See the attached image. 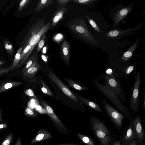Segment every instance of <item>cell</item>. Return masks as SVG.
Masks as SVG:
<instances>
[{
    "mask_svg": "<svg viewBox=\"0 0 145 145\" xmlns=\"http://www.w3.org/2000/svg\"><path fill=\"white\" fill-rule=\"evenodd\" d=\"M45 23L44 18H42L38 19L28 30L22 42V44H29L31 46L28 56L30 55L42 36L51 28L50 21L46 24Z\"/></svg>",
    "mask_w": 145,
    "mask_h": 145,
    "instance_id": "cell-1",
    "label": "cell"
},
{
    "mask_svg": "<svg viewBox=\"0 0 145 145\" xmlns=\"http://www.w3.org/2000/svg\"><path fill=\"white\" fill-rule=\"evenodd\" d=\"M92 81L97 90L109 100L115 108L131 121L132 118L129 109L121 101L118 97L104 85L101 84L97 79L93 77Z\"/></svg>",
    "mask_w": 145,
    "mask_h": 145,
    "instance_id": "cell-2",
    "label": "cell"
},
{
    "mask_svg": "<svg viewBox=\"0 0 145 145\" xmlns=\"http://www.w3.org/2000/svg\"><path fill=\"white\" fill-rule=\"evenodd\" d=\"M68 26L71 30L84 40L95 45L98 44V42L92 36L83 18L80 17L75 19L68 24Z\"/></svg>",
    "mask_w": 145,
    "mask_h": 145,
    "instance_id": "cell-3",
    "label": "cell"
},
{
    "mask_svg": "<svg viewBox=\"0 0 145 145\" xmlns=\"http://www.w3.org/2000/svg\"><path fill=\"white\" fill-rule=\"evenodd\" d=\"M91 121L93 130L101 145H109L111 138L106 126L101 120L95 117H92Z\"/></svg>",
    "mask_w": 145,
    "mask_h": 145,
    "instance_id": "cell-4",
    "label": "cell"
},
{
    "mask_svg": "<svg viewBox=\"0 0 145 145\" xmlns=\"http://www.w3.org/2000/svg\"><path fill=\"white\" fill-rule=\"evenodd\" d=\"M104 80L105 86L117 95L122 101L126 100V93L121 88V84L118 79L113 74L104 73L100 76Z\"/></svg>",
    "mask_w": 145,
    "mask_h": 145,
    "instance_id": "cell-5",
    "label": "cell"
},
{
    "mask_svg": "<svg viewBox=\"0 0 145 145\" xmlns=\"http://www.w3.org/2000/svg\"><path fill=\"white\" fill-rule=\"evenodd\" d=\"M101 101L104 110L111 121L118 127L122 126L125 116L111 105L106 99L102 97Z\"/></svg>",
    "mask_w": 145,
    "mask_h": 145,
    "instance_id": "cell-6",
    "label": "cell"
},
{
    "mask_svg": "<svg viewBox=\"0 0 145 145\" xmlns=\"http://www.w3.org/2000/svg\"><path fill=\"white\" fill-rule=\"evenodd\" d=\"M141 81L140 72L138 71L135 78L134 84L131 93L130 106V110L133 113H137L138 112Z\"/></svg>",
    "mask_w": 145,
    "mask_h": 145,
    "instance_id": "cell-7",
    "label": "cell"
},
{
    "mask_svg": "<svg viewBox=\"0 0 145 145\" xmlns=\"http://www.w3.org/2000/svg\"><path fill=\"white\" fill-rule=\"evenodd\" d=\"M48 74L50 79L65 94L75 102L78 103L83 107H85L83 103L78 99L76 96L70 90L55 74L52 72L48 71Z\"/></svg>",
    "mask_w": 145,
    "mask_h": 145,
    "instance_id": "cell-8",
    "label": "cell"
},
{
    "mask_svg": "<svg viewBox=\"0 0 145 145\" xmlns=\"http://www.w3.org/2000/svg\"><path fill=\"white\" fill-rule=\"evenodd\" d=\"M140 24L134 28H128L125 30L116 29L111 31L106 34L107 38L111 39H119L134 33L140 26Z\"/></svg>",
    "mask_w": 145,
    "mask_h": 145,
    "instance_id": "cell-9",
    "label": "cell"
},
{
    "mask_svg": "<svg viewBox=\"0 0 145 145\" xmlns=\"http://www.w3.org/2000/svg\"><path fill=\"white\" fill-rule=\"evenodd\" d=\"M133 123L136 137L141 142L144 138V133L142 125L140 115H135L133 120Z\"/></svg>",
    "mask_w": 145,
    "mask_h": 145,
    "instance_id": "cell-10",
    "label": "cell"
},
{
    "mask_svg": "<svg viewBox=\"0 0 145 145\" xmlns=\"http://www.w3.org/2000/svg\"><path fill=\"white\" fill-rule=\"evenodd\" d=\"M132 5L119 10L114 16V25H118L132 10Z\"/></svg>",
    "mask_w": 145,
    "mask_h": 145,
    "instance_id": "cell-11",
    "label": "cell"
},
{
    "mask_svg": "<svg viewBox=\"0 0 145 145\" xmlns=\"http://www.w3.org/2000/svg\"><path fill=\"white\" fill-rule=\"evenodd\" d=\"M41 102L46 113L51 117L58 127L61 129L65 130V127L55 113L52 108L44 101H41Z\"/></svg>",
    "mask_w": 145,
    "mask_h": 145,
    "instance_id": "cell-12",
    "label": "cell"
},
{
    "mask_svg": "<svg viewBox=\"0 0 145 145\" xmlns=\"http://www.w3.org/2000/svg\"><path fill=\"white\" fill-rule=\"evenodd\" d=\"M78 99L83 103L86 106L89 108L95 111L102 113L103 110L95 102L84 98L77 93H75Z\"/></svg>",
    "mask_w": 145,
    "mask_h": 145,
    "instance_id": "cell-13",
    "label": "cell"
},
{
    "mask_svg": "<svg viewBox=\"0 0 145 145\" xmlns=\"http://www.w3.org/2000/svg\"><path fill=\"white\" fill-rule=\"evenodd\" d=\"M52 137V134L49 132L45 129H41L38 131L35 137L31 140L30 144L49 139Z\"/></svg>",
    "mask_w": 145,
    "mask_h": 145,
    "instance_id": "cell-14",
    "label": "cell"
},
{
    "mask_svg": "<svg viewBox=\"0 0 145 145\" xmlns=\"http://www.w3.org/2000/svg\"><path fill=\"white\" fill-rule=\"evenodd\" d=\"M70 45L66 40L64 41L61 47V54L62 59L68 66L69 65Z\"/></svg>",
    "mask_w": 145,
    "mask_h": 145,
    "instance_id": "cell-15",
    "label": "cell"
},
{
    "mask_svg": "<svg viewBox=\"0 0 145 145\" xmlns=\"http://www.w3.org/2000/svg\"><path fill=\"white\" fill-rule=\"evenodd\" d=\"M68 10V8L66 7H61L56 10L52 18L51 27L57 24Z\"/></svg>",
    "mask_w": 145,
    "mask_h": 145,
    "instance_id": "cell-16",
    "label": "cell"
},
{
    "mask_svg": "<svg viewBox=\"0 0 145 145\" xmlns=\"http://www.w3.org/2000/svg\"><path fill=\"white\" fill-rule=\"evenodd\" d=\"M38 55L37 52L35 51L31 56L28 58L25 61V65L22 70V74L27 69L38 62Z\"/></svg>",
    "mask_w": 145,
    "mask_h": 145,
    "instance_id": "cell-17",
    "label": "cell"
},
{
    "mask_svg": "<svg viewBox=\"0 0 145 145\" xmlns=\"http://www.w3.org/2000/svg\"><path fill=\"white\" fill-rule=\"evenodd\" d=\"M139 41V39L137 40L121 56V59L122 61L126 62L131 57L135 50L138 46Z\"/></svg>",
    "mask_w": 145,
    "mask_h": 145,
    "instance_id": "cell-18",
    "label": "cell"
},
{
    "mask_svg": "<svg viewBox=\"0 0 145 145\" xmlns=\"http://www.w3.org/2000/svg\"><path fill=\"white\" fill-rule=\"evenodd\" d=\"M40 68V65L37 62L22 74L23 78L26 80L32 77Z\"/></svg>",
    "mask_w": 145,
    "mask_h": 145,
    "instance_id": "cell-19",
    "label": "cell"
},
{
    "mask_svg": "<svg viewBox=\"0 0 145 145\" xmlns=\"http://www.w3.org/2000/svg\"><path fill=\"white\" fill-rule=\"evenodd\" d=\"M63 78L67 82L69 86L73 89L80 91L89 89L87 87L76 81L65 77H64Z\"/></svg>",
    "mask_w": 145,
    "mask_h": 145,
    "instance_id": "cell-20",
    "label": "cell"
},
{
    "mask_svg": "<svg viewBox=\"0 0 145 145\" xmlns=\"http://www.w3.org/2000/svg\"><path fill=\"white\" fill-rule=\"evenodd\" d=\"M22 45L23 49L21 53V60L19 64L20 67L22 66L28 58V53L31 48V46L29 44H24Z\"/></svg>",
    "mask_w": 145,
    "mask_h": 145,
    "instance_id": "cell-21",
    "label": "cell"
},
{
    "mask_svg": "<svg viewBox=\"0 0 145 145\" xmlns=\"http://www.w3.org/2000/svg\"><path fill=\"white\" fill-rule=\"evenodd\" d=\"M135 134L132 124L130 125L127 130L125 135L123 139L124 144H127L129 141L135 138Z\"/></svg>",
    "mask_w": 145,
    "mask_h": 145,
    "instance_id": "cell-22",
    "label": "cell"
},
{
    "mask_svg": "<svg viewBox=\"0 0 145 145\" xmlns=\"http://www.w3.org/2000/svg\"><path fill=\"white\" fill-rule=\"evenodd\" d=\"M20 82L12 81L4 83L0 86V93L20 85Z\"/></svg>",
    "mask_w": 145,
    "mask_h": 145,
    "instance_id": "cell-23",
    "label": "cell"
},
{
    "mask_svg": "<svg viewBox=\"0 0 145 145\" xmlns=\"http://www.w3.org/2000/svg\"><path fill=\"white\" fill-rule=\"evenodd\" d=\"M54 0H39L35 8V12H38L50 6L54 3Z\"/></svg>",
    "mask_w": 145,
    "mask_h": 145,
    "instance_id": "cell-24",
    "label": "cell"
},
{
    "mask_svg": "<svg viewBox=\"0 0 145 145\" xmlns=\"http://www.w3.org/2000/svg\"><path fill=\"white\" fill-rule=\"evenodd\" d=\"M23 49V46L22 45L17 50L15 55L13 63L12 65L8 68L9 71L14 69L16 67L20 62L21 58V54Z\"/></svg>",
    "mask_w": 145,
    "mask_h": 145,
    "instance_id": "cell-25",
    "label": "cell"
},
{
    "mask_svg": "<svg viewBox=\"0 0 145 145\" xmlns=\"http://www.w3.org/2000/svg\"><path fill=\"white\" fill-rule=\"evenodd\" d=\"M135 65H128L124 68L122 73V76L125 79V80H127L129 78L131 73L133 71Z\"/></svg>",
    "mask_w": 145,
    "mask_h": 145,
    "instance_id": "cell-26",
    "label": "cell"
},
{
    "mask_svg": "<svg viewBox=\"0 0 145 145\" xmlns=\"http://www.w3.org/2000/svg\"><path fill=\"white\" fill-rule=\"evenodd\" d=\"M39 82L41 90L44 93L51 97L54 96V95L51 90L43 81L39 79Z\"/></svg>",
    "mask_w": 145,
    "mask_h": 145,
    "instance_id": "cell-27",
    "label": "cell"
},
{
    "mask_svg": "<svg viewBox=\"0 0 145 145\" xmlns=\"http://www.w3.org/2000/svg\"><path fill=\"white\" fill-rule=\"evenodd\" d=\"M77 135L81 140L87 145H95L92 139L89 136L77 133Z\"/></svg>",
    "mask_w": 145,
    "mask_h": 145,
    "instance_id": "cell-28",
    "label": "cell"
},
{
    "mask_svg": "<svg viewBox=\"0 0 145 145\" xmlns=\"http://www.w3.org/2000/svg\"><path fill=\"white\" fill-rule=\"evenodd\" d=\"M4 45L5 48L7 52L10 55H13L14 50L13 46L10 41L7 39L4 41Z\"/></svg>",
    "mask_w": 145,
    "mask_h": 145,
    "instance_id": "cell-29",
    "label": "cell"
},
{
    "mask_svg": "<svg viewBox=\"0 0 145 145\" xmlns=\"http://www.w3.org/2000/svg\"><path fill=\"white\" fill-rule=\"evenodd\" d=\"M86 17L89 23L94 29L97 32L100 33L101 32L100 28L96 22L90 17L87 16Z\"/></svg>",
    "mask_w": 145,
    "mask_h": 145,
    "instance_id": "cell-30",
    "label": "cell"
},
{
    "mask_svg": "<svg viewBox=\"0 0 145 145\" xmlns=\"http://www.w3.org/2000/svg\"><path fill=\"white\" fill-rule=\"evenodd\" d=\"M46 40V35L45 34H44L42 36V37L38 43L37 48V50L38 52L40 51L43 48Z\"/></svg>",
    "mask_w": 145,
    "mask_h": 145,
    "instance_id": "cell-31",
    "label": "cell"
},
{
    "mask_svg": "<svg viewBox=\"0 0 145 145\" xmlns=\"http://www.w3.org/2000/svg\"><path fill=\"white\" fill-rule=\"evenodd\" d=\"M30 0H22L19 3V11H21L26 8L30 3Z\"/></svg>",
    "mask_w": 145,
    "mask_h": 145,
    "instance_id": "cell-32",
    "label": "cell"
},
{
    "mask_svg": "<svg viewBox=\"0 0 145 145\" xmlns=\"http://www.w3.org/2000/svg\"><path fill=\"white\" fill-rule=\"evenodd\" d=\"M72 1L77 3L84 5L91 4L96 1L95 0H72Z\"/></svg>",
    "mask_w": 145,
    "mask_h": 145,
    "instance_id": "cell-33",
    "label": "cell"
},
{
    "mask_svg": "<svg viewBox=\"0 0 145 145\" xmlns=\"http://www.w3.org/2000/svg\"><path fill=\"white\" fill-rule=\"evenodd\" d=\"M25 113L26 115L29 117H35L37 115L36 113L33 112L28 107L25 108Z\"/></svg>",
    "mask_w": 145,
    "mask_h": 145,
    "instance_id": "cell-34",
    "label": "cell"
},
{
    "mask_svg": "<svg viewBox=\"0 0 145 145\" xmlns=\"http://www.w3.org/2000/svg\"><path fill=\"white\" fill-rule=\"evenodd\" d=\"M12 138V135L11 134L9 135L6 138L1 145H10Z\"/></svg>",
    "mask_w": 145,
    "mask_h": 145,
    "instance_id": "cell-35",
    "label": "cell"
},
{
    "mask_svg": "<svg viewBox=\"0 0 145 145\" xmlns=\"http://www.w3.org/2000/svg\"><path fill=\"white\" fill-rule=\"evenodd\" d=\"M24 93L27 95L32 97L34 96L33 92L32 89H28L25 90L24 91Z\"/></svg>",
    "mask_w": 145,
    "mask_h": 145,
    "instance_id": "cell-36",
    "label": "cell"
},
{
    "mask_svg": "<svg viewBox=\"0 0 145 145\" xmlns=\"http://www.w3.org/2000/svg\"><path fill=\"white\" fill-rule=\"evenodd\" d=\"M143 97L142 99V110H144L145 108V89L144 88H143Z\"/></svg>",
    "mask_w": 145,
    "mask_h": 145,
    "instance_id": "cell-37",
    "label": "cell"
},
{
    "mask_svg": "<svg viewBox=\"0 0 145 145\" xmlns=\"http://www.w3.org/2000/svg\"><path fill=\"white\" fill-rule=\"evenodd\" d=\"M71 1V0H57V3L60 5H64Z\"/></svg>",
    "mask_w": 145,
    "mask_h": 145,
    "instance_id": "cell-38",
    "label": "cell"
},
{
    "mask_svg": "<svg viewBox=\"0 0 145 145\" xmlns=\"http://www.w3.org/2000/svg\"><path fill=\"white\" fill-rule=\"evenodd\" d=\"M9 71L8 68H0V76L2 75L8 73Z\"/></svg>",
    "mask_w": 145,
    "mask_h": 145,
    "instance_id": "cell-39",
    "label": "cell"
},
{
    "mask_svg": "<svg viewBox=\"0 0 145 145\" xmlns=\"http://www.w3.org/2000/svg\"><path fill=\"white\" fill-rule=\"evenodd\" d=\"M63 35L61 34H57L54 38V39L56 41H59L63 38Z\"/></svg>",
    "mask_w": 145,
    "mask_h": 145,
    "instance_id": "cell-40",
    "label": "cell"
},
{
    "mask_svg": "<svg viewBox=\"0 0 145 145\" xmlns=\"http://www.w3.org/2000/svg\"><path fill=\"white\" fill-rule=\"evenodd\" d=\"M41 57L43 60L46 62H47L48 59V57L46 55L43 54L41 55Z\"/></svg>",
    "mask_w": 145,
    "mask_h": 145,
    "instance_id": "cell-41",
    "label": "cell"
},
{
    "mask_svg": "<svg viewBox=\"0 0 145 145\" xmlns=\"http://www.w3.org/2000/svg\"><path fill=\"white\" fill-rule=\"evenodd\" d=\"M48 48V46L46 45L43 47L42 50V52L43 54H46Z\"/></svg>",
    "mask_w": 145,
    "mask_h": 145,
    "instance_id": "cell-42",
    "label": "cell"
},
{
    "mask_svg": "<svg viewBox=\"0 0 145 145\" xmlns=\"http://www.w3.org/2000/svg\"><path fill=\"white\" fill-rule=\"evenodd\" d=\"M15 145H22L21 140L20 137L18 138Z\"/></svg>",
    "mask_w": 145,
    "mask_h": 145,
    "instance_id": "cell-43",
    "label": "cell"
},
{
    "mask_svg": "<svg viewBox=\"0 0 145 145\" xmlns=\"http://www.w3.org/2000/svg\"><path fill=\"white\" fill-rule=\"evenodd\" d=\"M7 127V125L6 124L2 123L0 124V129L6 128Z\"/></svg>",
    "mask_w": 145,
    "mask_h": 145,
    "instance_id": "cell-44",
    "label": "cell"
},
{
    "mask_svg": "<svg viewBox=\"0 0 145 145\" xmlns=\"http://www.w3.org/2000/svg\"><path fill=\"white\" fill-rule=\"evenodd\" d=\"M112 145H121L120 144V142L119 141H117L114 142Z\"/></svg>",
    "mask_w": 145,
    "mask_h": 145,
    "instance_id": "cell-45",
    "label": "cell"
},
{
    "mask_svg": "<svg viewBox=\"0 0 145 145\" xmlns=\"http://www.w3.org/2000/svg\"><path fill=\"white\" fill-rule=\"evenodd\" d=\"M128 145H137L136 142L135 141H133Z\"/></svg>",
    "mask_w": 145,
    "mask_h": 145,
    "instance_id": "cell-46",
    "label": "cell"
},
{
    "mask_svg": "<svg viewBox=\"0 0 145 145\" xmlns=\"http://www.w3.org/2000/svg\"><path fill=\"white\" fill-rule=\"evenodd\" d=\"M1 108H0V121H3V120L1 118Z\"/></svg>",
    "mask_w": 145,
    "mask_h": 145,
    "instance_id": "cell-47",
    "label": "cell"
},
{
    "mask_svg": "<svg viewBox=\"0 0 145 145\" xmlns=\"http://www.w3.org/2000/svg\"><path fill=\"white\" fill-rule=\"evenodd\" d=\"M57 145H78V144H58Z\"/></svg>",
    "mask_w": 145,
    "mask_h": 145,
    "instance_id": "cell-48",
    "label": "cell"
},
{
    "mask_svg": "<svg viewBox=\"0 0 145 145\" xmlns=\"http://www.w3.org/2000/svg\"><path fill=\"white\" fill-rule=\"evenodd\" d=\"M5 63V62L4 61H0V65H1Z\"/></svg>",
    "mask_w": 145,
    "mask_h": 145,
    "instance_id": "cell-49",
    "label": "cell"
}]
</instances>
